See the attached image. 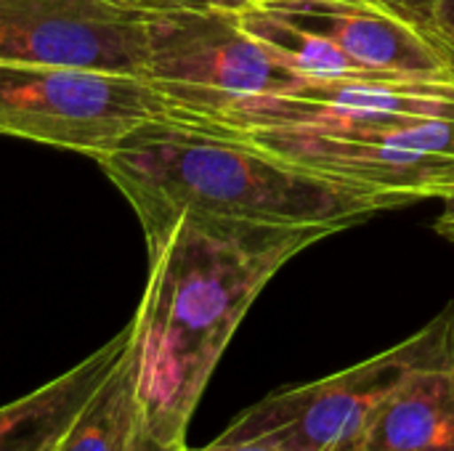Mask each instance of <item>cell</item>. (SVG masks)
Masks as SVG:
<instances>
[{"instance_id":"7","label":"cell","mask_w":454,"mask_h":451,"mask_svg":"<svg viewBox=\"0 0 454 451\" xmlns=\"http://www.w3.org/2000/svg\"><path fill=\"white\" fill-rule=\"evenodd\" d=\"M454 117V74L399 80H301L223 112L170 117L215 130H375L407 120Z\"/></svg>"},{"instance_id":"12","label":"cell","mask_w":454,"mask_h":451,"mask_svg":"<svg viewBox=\"0 0 454 451\" xmlns=\"http://www.w3.org/2000/svg\"><path fill=\"white\" fill-rule=\"evenodd\" d=\"M141 425L144 415L136 391V364L130 340L122 359L77 412L56 451H128Z\"/></svg>"},{"instance_id":"9","label":"cell","mask_w":454,"mask_h":451,"mask_svg":"<svg viewBox=\"0 0 454 451\" xmlns=\"http://www.w3.org/2000/svg\"><path fill=\"white\" fill-rule=\"evenodd\" d=\"M133 340L130 324L69 372L0 407V451H56L67 428Z\"/></svg>"},{"instance_id":"16","label":"cell","mask_w":454,"mask_h":451,"mask_svg":"<svg viewBox=\"0 0 454 451\" xmlns=\"http://www.w3.org/2000/svg\"><path fill=\"white\" fill-rule=\"evenodd\" d=\"M186 451H287L271 441H261V439H223L218 436L213 444L207 447H200V449H189Z\"/></svg>"},{"instance_id":"18","label":"cell","mask_w":454,"mask_h":451,"mask_svg":"<svg viewBox=\"0 0 454 451\" xmlns=\"http://www.w3.org/2000/svg\"><path fill=\"white\" fill-rule=\"evenodd\" d=\"M210 3L223 5V8H239V5H245V3H250V0H210Z\"/></svg>"},{"instance_id":"2","label":"cell","mask_w":454,"mask_h":451,"mask_svg":"<svg viewBox=\"0 0 454 451\" xmlns=\"http://www.w3.org/2000/svg\"><path fill=\"white\" fill-rule=\"evenodd\" d=\"M98 165L133 205L144 237L181 215L351 229L407 207L396 194L293 167L237 136L162 114L133 128Z\"/></svg>"},{"instance_id":"3","label":"cell","mask_w":454,"mask_h":451,"mask_svg":"<svg viewBox=\"0 0 454 451\" xmlns=\"http://www.w3.org/2000/svg\"><path fill=\"white\" fill-rule=\"evenodd\" d=\"M452 359L454 300L394 348L314 383L263 396L221 436L261 439L287 451H330L362 444L372 417L404 380Z\"/></svg>"},{"instance_id":"5","label":"cell","mask_w":454,"mask_h":451,"mask_svg":"<svg viewBox=\"0 0 454 451\" xmlns=\"http://www.w3.org/2000/svg\"><path fill=\"white\" fill-rule=\"evenodd\" d=\"M160 114L162 101L146 77L0 61V136L98 159Z\"/></svg>"},{"instance_id":"11","label":"cell","mask_w":454,"mask_h":451,"mask_svg":"<svg viewBox=\"0 0 454 451\" xmlns=\"http://www.w3.org/2000/svg\"><path fill=\"white\" fill-rule=\"evenodd\" d=\"M239 27L261 43L277 64H282L287 72H293L298 80H399L407 74H391V72H375L354 61L346 51H340L333 40L325 35H317L311 29H303L271 11H266L261 3L250 0L239 8H234Z\"/></svg>"},{"instance_id":"10","label":"cell","mask_w":454,"mask_h":451,"mask_svg":"<svg viewBox=\"0 0 454 451\" xmlns=\"http://www.w3.org/2000/svg\"><path fill=\"white\" fill-rule=\"evenodd\" d=\"M364 451H454V359L420 369L378 409Z\"/></svg>"},{"instance_id":"19","label":"cell","mask_w":454,"mask_h":451,"mask_svg":"<svg viewBox=\"0 0 454 451\" xmlns=\"http://www.w3.org/2000/svg\"><path fill=\"white\" fill-rule=\"evenodd\" d=\"M330 451H364L362 449V444H346V447H335V449Z\"/></svg>"},{"instance_id":"17","label":"cell","mask_w":454,"mask_h":451,"mask_svg":"<svg viewBox=\"0 0 454 451\" xmlns=\"http://www.w3.org/2000/svg\"><path fill=\"white\" fill-rule=\"evenodd\" d=\"M128 451H186V441L178 444V441H165L160 436H154L146 425H141V431L136 433L133 444Z\"/></svg>"},{"instance_id":"13","label":"cell","mask_w":454,"mask_h":451,"mask_svg":"<svg viewBox=\"0 0 454 451\" xmlns=\"http://www.w3.org/2000/svg\"><path fill=\"white\" fill-rule=\"evenodd\" d=\"M423 32L444 53L450 69L454 72V0H436L431 24Z\"/></svg>"},{"instance_id":"1","label":"cell","mask_w":454,"mask_h":451,"mask_svg":"<svg viewBox=\"0 0 454 451\" xmlns=\"http://www.w3.org/2000/svg\"><path fill=\"white\" fill-rule=\"evenodd\" d=\"M346 229L181 215L146 237L149 279L130 322L144 425L186 441L226 346L263 287L303 250Z\"/></svg>"},{"instance_id":"15","label":"cell","mask_w":454,"mask_h":451,"mask_svg":"<svg viewBox=\"0 0 454 451\" xmlns=\"http://www.w3.org/2000/svg\"><path fill=\"white\" fill-rule=\"evenodd\" d=\"M436 199H442V215L436 218V231L454 245V170L439 186Z\"/></svg>"},{"instance_id":"6","label":"cell","mask_w":454,"mask_h":451,"mask_svg":"<svg viewBox=\"0 0 454 451\" xmlns=\"http://www.w3.org/2000/svg\"><path fill=\"white\" fill-rule=\"evenodd\" d=\"M197 3L210 0H0V61L144 77L152 21Z\"/></svg>"},{"instance_id":"14","label":"cell","mask_w":454,"mask_h":451,"mask_svg":"<svg viewBox=\"0 0 454 451\" xmlns=\"http://www.w3.org/2000/svg\"><path fill=\"white\" fill-rule=\"evenodd\" d=\"M367 3H375L380 8H386L388 13L415 24L420 32L431 24L434 8H436V0H367Z\"/></svg>"},{"instance_id":"4","label":"cell","mask_w":454,"mask_h":451,"mask_svg":"<svg viewBox=\"0 0 454 451\" xmlns=\"http://www.w3.org/2000/svg\"><path fill=\"white\" fill-rule=\"evenodd\" d=\"M144 77L162 117L213 114L301 82L239 27L234 8L213 3L178 5L152 21Z\"/></svg>"},{"instance_id":"8","label":"cell","mask_w":454,"mask_h":451,"mask_svg":"<svg viewBox=\"0 0 454 451\" xmlns=\"http://www.w3.org/2000/svg\"><path fill=\"white\" fill-rule=\"evenodd\" d=\"M266 11L325 35L354 61L407 77L454 74L444 53L415 24L367 0H255Z\"/></svg>"}]
</instances>
